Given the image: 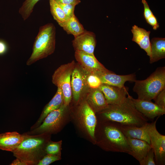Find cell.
I'll use <instances>...</instances> for the list:
<instances>
[{
	"instance_id": "6da1fadb",
	"label": "cell",
	"mask_w": 165,
	"mask_h": 165,
	"mask_svg": "<svg viewBox=\"0 0 165 165\" xmlns=\"http://www.w3.org/2000/svg\"><path fill=\"white\" fill-rule=\"evenodd\" d=\"M98 113L106 120L122 125L140 127L145 125L149 120L137 109L129 94L122 103L109 105L107 108Z\"/></svg>"
},
{
	"instance_id": "7a4b0ae2",
	"label": "cell",
	"mask_w": 165,
	"mask_h": 165,
	"mask_svg": "<svg viewBox=\"0 0 165 165\" xmlns=\"http://www.w3.org/2000/svg\"><path fill=\"white\" fill-rule=\"evenodd\" d=\"M23 134L24 139L12 152L13 156L28 165H37L46 154L45 149L49 141L50 134L44 133L32 135Z\"/></svg>"
},
{
	"instance_id": "3957f363",
	"label": "cell",
	"mask_w": 165,
	"mask_h": 165,
	"mask_svg": "<svg viewBox=\"0 0 165 165\" xmlns=\"http://www.w3.org/2000/svg\"><path fill=\"white\" fill-rule=\"evenodd\" d=\"M55 44L56 28L54 24L49 23L40 27L27 65H31L53 54L55 50Z\"/></svg>"
},
{
	"instance_id": "277c9868",
	"label": "cell",
	"mask_w": 165,
	"mask_h": 165,
	"mask_svg": "<svg viewBox=\"0 0 165 165\" xmlns=\"http://www.w3.org/2000/svg\"><path fill=\"white\" fill-rule=\"evenodd\" d=\"M101 126V138L99 143L107 150L128 153L130 148L127 137L122 132L120 124L109 121Z\"/></svg>"
},
{
	"instance_id": "5b68a950",
	"label": "cell",
	"mask_w": 165,
	"mask_h": 165,
	"mask_svg": "<svg viewBox=\"0 0 165 165\" xmlns=\"http://www.w3.org/2000/svg\"><path fill=\"white\" fill-rule=\"evenodd\" d=\"M134 82L133 90L138 98L151 101L165 88V67H158L146 79Z\"/></svg>"
},
{
	"instance_id": "8992f818",
	"label": "cell",
	"mask_w": 165,
	"mask_h": 165,
	"mask_svg": "<svg viewBox=\"0 0 165 165\" xmlns=\"http://www.w3.org/2000/svg\"><path fill=\"white\" fill-rule=\"evenodd\" d=\"M75 64L73 60L61 65L55 70L52 76V83L62 90L64 96V104L67 107L71 102L72 97L71 77Z\"/></svg>"
},
{
	"instance_id": "52a82bcc",
	"label": "cell",
	"mask_w": 165,
	"mask_h": 165,
	"mask_svg": "<svg viewBox=\"0 0 165 165\" xmlns=\"http://www.w3.org/2000/svg\"><path fill=\"white\" fill-rule=\"evenodd\" d=\"M66 107L63 104L58 108L49 113L38 127L24 133L33 135L57 133L63 125Z\"/></svg>"
},
{
	"instance_id": "ba28073f",
	"label": "cell",
	"mask_w": 165,
	"mask_h": 165,
	"mask_svg": "<svg viewBox=\"0 0 165 165\" xmlns=\"http://www.w3.org/2000/svg\"><path fill=\"white\" fill-rule=\"evenodd\" d=\"M160 116L153 122L148 123V130L150 145L155 156L156 165H164L165 164V136L160 134L156 128V123Z\"/></svg>"
},
{
	"instance_id": "9c48e42d",
	"label": "cell",
	"mask_w": 165,
	"mask_h": 165,
	"mask_svg": "<svg viewBox=\"0 0 165 165\" xmlns=\"http://www.w3.org/2000/svg\"><path fill=\"white\" fill-rule=\"evenodd\" d=\"M75 57L78 65L85 72L93 74L99 71L111 72L98 61L94 55L75 51Z\"/></svg>"
},
{
	"instance_id": "30bf717a",
	"label": "cell",
	"mask_w": 165,
	"mask_h": 165,
	"mask_svg": "<svg viewBox=\"0 0 165 165\" xmlns=\"http://www.w3.org/2000/svg\"><path fill=\"white\" fill-rule=\"evenodd\" d=\"M74 38L72 43L75 51H80L94 55L96 40L95 35L94 32L85 30L83 32Z\"/></svg>"
},
{
	"instance_id": "8fae6325",
	"label": "cell",
	"mask_w": 165,
	"mask_h": 165,
	"mask_svg": "<svg viewBox=\"0 0 165 165\" xmlns=\"http://www.w3.org/2000/svg\"><path fill=\"white\" fill-rule=\"evenodd\" d=\"M137 109L148 120L153 119L165 114V109L151 101L136 99L130 96Z\"/></svg>"
},
{
	"instance_id": "7c38bea8",
	"label": "cell",
	"mask_w": 165,
	"mask_h": 165,
	"mask_svg": "<svg viewBox=\"0 0 165 165\" xmlns=\"http://www.w3.org/2000/svg\"><path fill=\"white\" fill-rule=\"evenodd\" d=\"M103 94L109 105H117L123 102L128 94V88L102 84L99 88Z\"/></svg>"
},
{
	"instance_id": "4fadbf2b",
	"label": "cell",
	"mask_w": 165,
	"mask_h": 165,
	"mask_svg": "<svg viewBox=\"0 0 165 165\" xmlns=\"http://www.w3.org/2000/svg\"><path fill=\"white\" fill-rule=\"evenodd\" d=\"M71 86L72 96L75 101H78L86 87L87 86L85 72L76 64L72 73Z\"/></svg>"
},
{
	"instance_id": "5bb4252c",
	"label": "cell",
	"mask_w": 165,
	"mask_h": 165,
	"mask_svg": "<svg viewBox=\"0 0 165 165\" xmlns=\"http://www.w3.org/2000/svg\"><path fill=\"white\" fill-rule=\"evenodd\" d=\"M100 79L102 84L122 87L127 81L134 82L136 75L134 74L127 75H118L111 71L105 72L101 71L93 73Z\"/></svg>"
},
{
	"instance_id": "9a60e30c",
	"label": "cell",
	"mask_w": 165,
	"mask_h": 165,
	"mask_svg": "<svg viewBox=\"0 0 165 165\" xmlns=\"http://www.w3.org/2000/svg\"><path fill=\"white\" fill-rule=\"evenodd\" d=\"M82 121L91 138L95 140V131L97 120L95 112L86 101L81 105L79 110Z\"/></svg>"
},
{
	"instance_id": "2e32d148",
	"label": "cell",
	"mask_w": 165,
	"mask_h": 165,
	"mask_svg": "<svg viewBox=\"0 0 165 165\" xmlns=\"http://www.w3.org/2000/svg\"><path fill=\"white\" fill-rule=\"evenodd\" d=\"M24 134L16 131L0 134V149L12 152L24 139Z\"/></svg>"
},
{
	"instance_id": "e0dca14e",
	"label": "cell",
	"mask_w": 165,
	"mask_h": 165,
	"mask_svg": "<svg viewBox=\"0 0 165 165\" xmlns=\"http://www.w3.org/2000/svg\"><path fill=\"white\" fill-rule=\"evenodd\" d=\"M127 138L130 148L128 154L140 163L152 148L151 145L142 140Z\"/></svg>"
},
{
	"instance_id": "ac0fdd59",
	"label": "cell",
	"mask_w": 165,
	"mask_h": 165,
	"mask_svg": "<svg viewBox=\"0 0 165 165\" xmlns=\"http://www.w3.org/2000/svg\"><path fill=\"white\" fill-rule=\"evenodd\" d=\"M64 104V96L62 90L57 87L56 93L50 101L45 106L39 118L30 128L33 130L38 127L48 114L51 112L59 108Z\"/></svg>"
},
{
	"instance_id": "d6986e66",
	"label": "cell",
	"mask_w": 165,
	"mask_h": 165,
	"mask_svg": "<svg viewBox=\"0 0 165 165\" xmlns=\"http://www.w3.org/2000/svg\"><path fill=\"white\" fill-rule=\"evenodd\" d=\"M131 31L133 34L132 41L136 42L141 49H143L149 57L151 56V42L149 39L150 31L134 25Z\"/></svg>"
},
{
	"instance_id": "ffe728a7",
	"label": "cell",
	"mask_w": 165,
	"mask_h": 165,
	"mask_svg": "<svg viewBox=\"0 0 165 165\" xmlns=\"http://www.w3.org/2000/svg\"><path fill=\"white\" fill-rule=\"evenodd\" d=\"M148 123L140 127L134 125H124L120 124V128L124 135L127 138L144 141L150 144L148 130Z\"/></svg>"
},
{
	"instance_id": "44dd1931",
	"label": "cell",
	"mask_w": 165,
	"mask_h": 165,
	"mask_svg": "<svg viewBox=\"0 0 165 165\" xmlns=\"http://www.w3.org/2000/svg\"><path fill=\"white\" fill-rule=\"evenodd\" d=\"M91 89L87 102L94 112L98 113L107 108L109 104L101 90L99 88Z\"/></svg>"
},
{
	"instance_id": "7402d4cb",
	"label": "cell",
	"mask_w": 165,
	"mask_h": 165,
	"mask_svg": "<svg viewBox=\"0 0 165 165\" xmlns=\"http://www.w3.org/2000/svg\"><path fill=\"white\" fill-rule=\"evenodd\" d=\"M151 56L149 62H154L165 58V38H154L150 41Z\"/></svg>"
},
{
	"instance_id": "603a6c76",
	"label": "cell",
	"mask_w": 165,
	"mask_h": 165,
	"mask_svg": "<svg viewBox=\"0 0 165 165\" xmlns=\"http://www.w3.org/2000/svg\"><path fill=\"white\" fill-rule=\"evenodd\" d=\"M68 34L75 37L83 32L85 29L75 15L60 26Z\"/></svg>"
},
{
	"instance_id": "cb8c5ba5",
	"label": "cell",
	"mask_w": 165,
	"mask_h": 165,
	"mask_svg": "<svg viewBox=\"0 0 165 165\" xmlns=\"http://www.w3.org/2000/svg\"><path fill=\"white\" fill-rule=\"evenodd\" d=\"M50 13L54 19L60 26L67 19L60 5L55 0H49Z\"/></svg>"
},
{
	"instance_id": "d4e9b609",
	"label": "cell",
	"mask_w": 165,
	"mask_h": 165,
	"mask_svg": "<svg viewBox=\"0 0 165 165\" xmlns=\"http://www.w3.org/2000/svg\"><path fill=\"white\" fill-rule=\"evenodd\" d=\"M40 0H25L19 10V13L24 20L31 15L36 3Z\"/></svg>"
},
{
	"instance_id": "484cf974",
	"label": "cell",
	"mask_w": 165,
	"mask_h": 165,
	"mask_svg": "<svg viewBox=\"0 0 165 165\" xmlns=\"http://www.w3.org/2000/svg\"><path fill=\"white\" fill-rule=\"evenodd\" d=\"M85 73L87 86L91 89L99 88L102 84L100 78L95 74L85 72Z\"/></svg>"
},
{
	"instance_id": "4316f807",
	"label": "cell",
	"mask_w": 165,
	"mask_h": 165,
	"mask_svg": "<svg viewBox=\"0 0 165 165\" xmlns=\"http://www.w3.org/2000/svg\"><path fill=\"white\" fill-rule=\"evenodd\" d=\"M61 149V143L49 141L45 147L46 154L59 155Z\"/></svg>"
},
{
	"instance_id": "83f0119b",
	"label": "cell",
	"mask_w": 165,
	"mask_h": 165,
	"mask_svg": "<svg viewBox=\"0 0 165 165\" xmlns=\"http://www.w3.org/2000/svg\"><path fill=\"white\" fill-rule=\"evenodd\" d=\"M60 159L59 155L46 154L38 163L37 165H49Z\"/></svg>"
},
{
	"instance_id": "f1b7e54d",
	"label": "cell",
	"mask_w": 165,
	"mask_h": 165,
	"mask_svg": "<svg viewBox=\"0 0 165 165\" xmlns=\"http://www.w3.org/2000/svg\"><path fill=\"white\" fill-rule=\"evenodd\" d=\"M155 156L153 150L151 148L146 156L139 163L140 165H155Z\"/></svg>"
},
{
	"instance_id": "f546056e",
	"label": "cell",
	"mask_w": 165,
	"mask_h": 165,
	"mask_svg": "<svg viewBox=\"0 0 165 165\" xmlns=\"http://www.w3.org/2000/svg\"><path fill=\"white\" fill-rule=\"evenodd\" d=\"M63 10L67 20L75 15V6L71 4H59Z\"/></svg>"
},
{
	"instance_id": "4dcf8cb0",
	"label": "cell",
	"mask_w": 165,
	"mask_h": 165,
	"mask_svg": "<svg viewBox=\"0 0 165 165\" xmlns=\"http://www.w3.org/2000/svg\"><path fill=\"white\" fill-rule=\"evenodd\" d=\"M153 99L156 105L165 109V88L160 92Z\"/></svg>"
},
{
	"instance_id": "1f68e13d",
	"label": "cell",
	"mask_w": 165,
	"mask_h": 165,
	"mask_svg": "<svg viewBox=\"0 0 165 165\" xmlns=\"http://www.w3.org/2000/svg\"><path fill=\"white\" fill-rule=\"evenodd\" d=\"M142 2L144 5V16L145 20L153 15L152 11L150 9L147 2L146 0H142Z\"/></svg>"
},
{
	"instance_id": "d6a6232c",
	"label": "cell",
	"mask_w": 165,
	"mask_h": 165,
	"mask_svg": "<svg viewBox=\"0 0 165 165\" xmlns=\"http://www.w3.org/2000/svg\"><path fill=\"white\" fill-rule=\"evenodd\" d=\"M146 21L147 23L152 27L154 30H156L159 27L157 19L154 14L146 20Z\"/></svg>"
},
{
	"instance_id": "836d02e7",
	"label": "cell",
	"mask_w": 165,
	"mask_h": 165,
	"mask_svg": "<svg viewBox=\"0 0 165 165\" xmlns=\"http://www.w3.org/2000/svg\"><path fill=\"white\" fill-rule=\"evenodd\" d=\"M59 4H71L76 6L81 2V0H55Z\"/></svg>"
},
{
	"instance_id": "e575fe53",
	"label": "cell",
	"mask_w": 165,
	"mask_h": 165,
	"mask_svg": "<svg viewBox=\"0 0 165 165\" xmlns=\"http://www.w3.org/2000/svg\"><path fill=\"white\" fill-rule=\"evenodd\" d=\"M8 50V46L4 40L0 39V55L5 54Z\"/></svg>"
},
{
	"instance_id": "d590c367",
	"label": "cell",
	"mask_w": 165,
	"mask_h": 165,
	"mask_svg": "<svg viewBox=\"0 0 165 165\" xmlns=\"http://www.w3.org/2000/svg\"><path fill=\"white\" fill-rule=\"evenodd\" d=\"M10 165H28L27 164L21 160L17 158L13 160L9 164Z\"/></svg>"
}]
</instances>
